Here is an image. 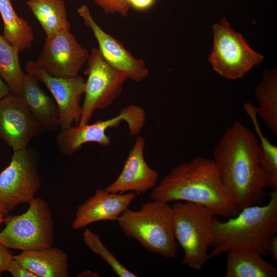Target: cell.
I'll use <instances>...</instances> for the list:
<instances>
[{"label": "cell", "instance_id": "1", "mask_svg": "<svg viewBox=\"0 0 277 277\" xmlns=\"http://www.w3.org/2000/svg\"><path fill=\"white\" fill-rule=\"evenodd\" d=\"M260 152L258 140L240 122L226 129L214 148L221 180L241 210L265 199L267 183L260 165Z\"/></svg>", "mask_w": 277, "mask_h": 277}, {"label": "cell", "instance_id": "2", "mask_svg": "<svg viewBox=\"0 0 277 277\" xmlns=\"http://www.w3.org/2000/svg\"><path fill=\"white\" fill-rule=\"evenodd\" d=\"M151 200L188 202L228 219L241 211L222 183L213 160L197 157L173 167L152 190Z\"/></svg>", "mask_w": 277, "mask_h": 277}, {"label": "cell", "instance_id": "3", "mask_svg": "<svg viewBox=\"0 0 277 277\" xmlns=\"http://www.w3.org/2000/svg\"><path fill=\"white\" fill-rule=\"evenodd\" d=\"M263 206L254 205L224 222L215 216L212 224V259L235 250H248L263 256L269 255L270 239L277 234V190L269 193Z\"/></svg>", "mask_w": 277, "mask_h": 277}, {"label": "cell", "instance_id": "4", "mask_svg": "<svg viewBox=\"0 0 277 277\" xmlns=\"http://www.w3.org/2000/svg\"><path fill=\"white\" fill-rule=\"evenodd\" d=\"M116 222L125 235L137 241L147 251L168 259L176 257L172 207L168 203L151 200L138 210L128 208Z\"/></svg>", "mask_w": 277, "mask_h": 277}, {"label": "cell", "instance_id": "5", "mask_svg": "<svg viewBox=\"0 0 277 277\" xmlns=\"http://www.w3.org/2000/svg\"><path fill=\"white\" fill-rule=\"evenodd\" d=\"M172 207L174 236L184 251L182 263L201 270L209 259L215 216L205 206L188 202H176Z\"/></svg>", "mask_w": 277, "mask_h": 277}, {"label": "cell", "instance_id": "6", "mask_svg": "<svg viewBox=\"0 0 277 277\" xmlns=\"http://www.w3.org/2000/svg\"><path fill=\"white\" fill-rule=\"evenodd\" d=\"M28 204L25 212L5 218L0 242L9 249L22 251L53 246L54 221L49 205L38 197Z\"/></svg>", "mask_w": 277, "mask_h": 277}, {"label": "cell", "instance_id": "7", "mask_svg": "<svg viewBox=\"0 0 277 277\" xmlns=\"http://www.w3.org/2000/svg\"><path fill=\"white\" fill-rule=\"evenodd\" d=\"M37 163L31 148L13 151L9 165L0 173V205L5 215L35 197L42 183Z\"/></svg>", "mask_w": 277, "mask_h": 277}, {"label": "cell", "instance_id": "8", "mask_svg": "<svg viewBox=\"0 0 277 277\" xmlns=\"http://www.w3.org/2000/svg\"><path fill=\"white\" fill-rule=\"evenodd\" d=\"M213 47L209 61L220 75L228 79L241 78L263 60V56L250 47L225 18L213 26Z\"/></svg>", "mask_w": 277, "mask_h": 277}, {"label": "cell", "instance_id": "9", "mask_svg": "<svg viewBox=\"0 0 277 277\" xmlns=\"http://www.w3.org/2000/svg\"><path fill=\"white\" fill-rule=\"evenodd\" d=\"M86 63L84 74L87 80L80 125L88 124L96 110L111 106L121 94L128 80L104 60L97 48H91Z\"/></svg>", "mask_w": 277, "mask_h": 277}, {"label": "cell", "instance_id": "10", "mask_svg": "<svg viewBox=\"0 0 277 277\" xmlns=\"http://www.w3.org/2000/svg\"><path fill=\"white\" fill-rule=\"evenodd\" d=\"M89 53L70 30H64L46 37L35 62L51 76L72 77L78 75Z\"/></svg>", "mask_w": 277, "mask_h": 277}, {"label": "cell", "instance_id": "11", "mask_svg": "<svg viewBox=\"0 0 277 277\" xmlns=\"http://www.w3.org/2000/svg\"><path fill=\"white\" fill-rule=\"evenodd\" d=\"M25 71L43 83L52 94L58 108L60 130L70 127L74 122L79 124L82 115L80 101L85 90V81L82 76H53L33 61L27 63Z\"/></svg>", "mask_w": 277, "mask_h": 277}, {"label": "cell", "instance_id": "12", "mask_svg": "<svg viewBox=\"0 0 277 277\" xmlns=\"http://www.w3.org/2000/svg\"><path fill=\"white\" fill-rule=\"evenodd\" d=\"M43 130L21 96L10 92L0 101V139L13 151L27 148Z\"/></svg>", "mask_w": 277, "mask_h": 277}, {"label": "cell", "instance_id": "13", "mask_svg": "<svg viewBox=\"0 0 277 277\" xmlns=\"http://www.w3.org/2000/svg\"><path fill=\"white\" fill-rule=\"evenodd\" d=\"M77 12L92 30L100 52L111 66L133 81L141 82L147 77L149 71L144 60L134 57L122 43L104 31L94 21L86 5H81Z\"/></svg>", "mask_w": 277, "mask_h": 277}, {"label": "cell", "instance_id": "14", "mask_svg": "<svg viewBox=\"0 0 277 277\" xmlns=\"http://www.w3.org/2000/svg\"><path fill=\"white\" fill-rule=\"evenodd\" d=\"M145 139L138 136L115 180L104 189L110 192L145 193L157 185L159 174L144 157Z\"/></svg>", "mask_w": 277, "mask_h": 277}, {"label": "cell", "instance_id": "15", "mask_svg": "<svg viewBox=\"0 0 277 277\" xmlns=\"http://www.w3.org/2000/svg\"><path fill=\"white\" fill-rule=\"evenodd\" d=\"M135 197L133 192L112 193L97 189L92 196L77 207L72 228L77 230L97 222L116 221Z\"/></svg>", "mask_w": 277, "mask_h": 277}, {"label": "cell", "instance_id": "16", "mask_svg": "<svg viewBox=\"0 0 277 277\" xmlns=\"http://www.w3.org/2000/svg\"><path fill=\"white\" fill-rule=\"evenodd\" d=\"M13 258L37 277L69 276L68 254L58 247L24 250Z\"/></svg>", "mask_w": 277, "mask_h": 277}, {"label": "cell", "instance_id": "17", "mask_svg": "<svg viewBox=\"0 0 277 277\" xmlns=\"http://www.w3.org/2000/svg\"><path fill=\"white\" fill-rule=\"evenodd\" d=\"M22 97L36 122L44 130L58 126L59 111L54 100L49 97L33 76L26 74Z\"/></svg>", "mask_w": 277, "mask_h": 277}, {"label": "cell", "instance_id": "18", "mask_svg": "<svg viewBox=\"0 0 277 277\" xmlns=\"http://www.w3.org/2000/svg\"><path fill=\"white\" fill-rule=\"evenodd\" d=\"M225 277H276L277 268L261 254L248 250L227 253Z\"/></svg>", "mask_w": 277, "mask_h": 277}, {"label": "cell", "instance_id": "19", "mask_svg": "<svg viewBox=\"0 0 277 277\" xmlns=\"http://www.w3.org/2000/svg\"><path fill=\"white\" fill-rule=\"evenodd\" d=\"M0 13L4 23L3 36L18 52L30 48L35 39L28 22L16 13L11 0H0Z\"/></svg>", "mask_w": 277, "mask_h": 277}, {"label": "cell", "instance_id": "20", "mask_svg": "<svg viewBox=\"0 0 277 277\" xmlns=\"http://www.w3.org/2000/svg\"><path fill=\"white\" fill-rule=\"evenodd\" d=\"M26 4L41 24L46 37L70 29L64 0H27Z\"/></svg>", "mask_w": 277, "mask_h": 277}, {"label": "cell", "instance_id": "21", "mask_svg": "<svg viewBox=\"0 0 277 277\" xmlns=\"http://www.w3.org/2000/svg\"><path fill=\"white\" fill-rule=\"evenodd\" d=\"M256 95L259 106L257 114L268 129L277 136V76L275 71H265L262 82L258 85Z\"/></svg>", "mask_w": 277, "mask_h": 277}, {"label": "cell", "instance_id": "22", "mask_svg": "<svg viewBox=\"0 0 277 277\" xmlns=\"http://www.w3.org/2000/svg\"><path fill=\"white\" fill-rule=\"evenodd\" d=\"M244 108L251 118L255 131L260 138L261 152L259 162L267 183V188L277 190V146L272 144L263 135L257 119L256 107L245 103Z\"/></svg>", "mask_w": 277, "mask_h": 277}, {"label": "cell", "instance_id": "23", "mask_svg": "<svg viewBox=\"0 0 277 277\" xmlns=\"http://www.w3.org/2000/svg\"><path fill=\"white\" fill-rule=\"evenodd\" d=\"M18 55L0 33V76L12 93L22 97L26 74L22 70Z\"/></svg>", "mask_w": 277, "mask_h": 277}, {"label": "cell", "instance_id": "24", "mask_svg": "<svg viewBox=\"0 0 277 277\" xmlns=\"http://www.w3.org/2000/svg\"><path fill=\"white\" fill-rule=\"evenodd\" d=\"M86 246L94 253L98 255L120 277H136L137 275L123 265L109 250L101 240L98 234L87 228L83 233Z\"/></svg>", "mask_w": 277, "mask_h": 277}, {"label": "cell", "instance_id": "25", "mask_svg": "<svg viewBox=\"0 0 277 277\" xmlns=\"http://www.w3.org/2000/svg\"><path fill=\"white\" fill-rule=\"evenodd\" d=\"M106 14L127 16L130 9L127 0H93Z\"/></svg>", "mask_w": 277, "mask_h": 277}, {"label": "cell", "instance_id": "26", "mask_svg": "<svg viewBox=\"0 0 277 277\" xmlns=\"http://www.w3.org/2000/svg\"><path fill=\"white\" fill-rule=\"evenodd\" d=\"M6 271L9 272L13 277H37L14 258L9 263Z\"/></svg>", "mask_w": 277, "mask_h": 277}, {"label": "cell", "instance_id": "27", "mask_svg": "<svg viewBox=\"0 0 277 277\" xmlns=\"http://www.w3.org/2000/svg\"><path fill=\"white\" fill-rule=\"evenodd\" d=\"M13 258L9 248L0 242V274L6 271L9 263Z\"/></svg>", "mask_w": 277, "mask_h": 277}, {"label": "cell", "instance_id": "28", "mask_svg": "<svg viewBox=\"0 0 277 277\" xmlns=\"http://www.w3.org/2000/svg\"><path fill=\"white\" fill-rule=\"evenodd\" d=\"M130 8L144 11L150 9L155 4L156 0H127Z\"/></svg>", "mask_w": 277, "mask_h": 277}, {"label": "cell", "instance_id": "29", "mask_svg": "<svg viewBox=\"0 0 277 277\" xmlns=\"http://www.w3.org/2000/svg\"><path fill=\"white\" fill-rule=\"evenodd\" d=\"M268 250L274 262L277 261V235L273 236L270 240Z\"/></svg>", "mask_w": 277, "mask_h": 277}, {"label": "cell", "instance_id": "30", "mask_svg": "<svg viewBox=\"0 0 277 277\" xmlns=\"http://www.w3.org/2000/svg\"><path fill=\"white\" fill-rule=\"evenodd\" d=\"M10 92L9 86L0 76V101Z\"/></svg>", "mask_w": 277, "mask_h": 277}, {"label": "cell", "instance_id": "31", "mask_svg": "<svg viewBox=\"0 0 277 277\" xmlns=\"http://www.w3.org/2000/svg\"><path fill=\"white\" fill-rule=\"evenodd\" d=\"M77 277H98L99 274L97 272H93L90 270H85L79 273Z\"/></svg>", "mask_w": 277, "mask_h": 277}, {"label": "cell", "instance_id": "32", "mask_svg": "<svg viewBox=\"0 0 277 277\" xmlns=\"http://www.w3.org/2000/svg\"><path fill=\"white\" fill-rule=\"evenodd\" d=\"M5 215L3 209L0 208V225L5 221L4 216Z\"/></svg>", "mask_w": 277, "mask_h": 277}, {"label": "cell", "instance_id": "33", "mask_svg": "<svg viewBox=\"0 0 277 277\" xmlns=\"http://www.w3.org/2000/svg\"><path fill=\"white\" fill-rule=\"evenodd\" d=\"M0 208L2 209V207H1V205H0Z\"/></svg>", "mask_w": 277, "mask_h": 277}]
</instances>
